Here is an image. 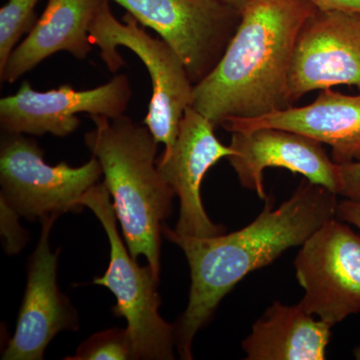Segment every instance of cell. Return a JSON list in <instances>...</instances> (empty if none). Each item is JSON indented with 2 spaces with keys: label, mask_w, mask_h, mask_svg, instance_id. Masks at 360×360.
I'll list each match as a JSON object with an SVG mask.
<instances>
[{
  "label": "cell",
  "mask_w": 360,
  "mask_h": 360,
  "mask_svg": "<svg viewBox=\"0 0 360 360\" xmlns=\"http://www.w3.org/2000/svg\"><path fill=\"white\" fill-rule=\"evenodd\" d=\"M229 132L279 129L311 137L331 148L336 165L360 160V94L347 96L321 90L314 103L255 118L231 117L221 124Z\"/></svg>",
  "instance_id": "obj_14"
},
{
  "label": "cell",
  "mask_w": 360,
  "mask_h": 360,
  "mask_svg": "<svg viewBox=\"0 0 360 360\" xmlns=\"http://www.w3.org/2000/svg\"><path fill=\"white\" fill-rule=\"evenodd\" d=\"M112 1L177 52L194 85L214 70L243 18V13L221 0Z\"/></svg>",
  "instance_id": "obj_6"
},
{
  "label": "cell",
  "mask_w": 360,
  "mask_h": 360,
  "mask_svg": "<svg viewBox=\"0 0 360 360\" xmlns=\"http://www.w3.org/2000/svg\"><path fill=\"white\" fill-rule=\"evenodd\" d=\"M20 215L4 196L0 198V231L8 255L20 252L27 241L26 232L18 221Z\"/></svg>",
  "instance_id": "obj_19"
},
{
  "label": "cell",
  "mask_w": 360,
  "mask_h": 360,
  "mask_svg": "<svg viewBox=\"0 0 360 360\" xmlns=\"http://www.w3.org/2000/svg\"><path fill=\"white\" fill-rule=\"evenodd\" d=\"M6 134L0 151V184L1 196L14 210L30 220L80 210L78 200L103 174L96 156L79 167L65 162L51 167L37 141Z\"/></svg>",
  "instance_id": "obj_7"
},
{
  "label": "cell",
  "mask_w": 360,
  "mask_h": 360,
  "mask_svg": "<svg viewBox=\"0 0 360 360\" xmlns=\"http://www.w3.org/2000/svg\"><path fill=\"white\" fill-rule=\"evenodd\" d=\"M331 328L302 305L274 302L243 340L248 360H324Z\"/></svg>",
  "instance_id": "obj_16"
},
{
  "label": "cell",
  "mask_w": 360,
  "mask_h": 360,
  "mask_svg": "<svg viewBox=\"0 0 360 360\" xmlns=\"http://www.w3.org/2000/svg\"><path fill=\"white\" fill-rule=\"evenodd\" d=\"M229 158L241 186L267 200L264 172L281 167L321 184L338 194L340 188L338 165L329 158L323 143L297 132L279 129H258L232 132Z\"/></svg>",
  "instance_id": "obj_12"
},
{
  "label": "cell",
  "mask_w": 360,
  "mask_h": 360,
  "mask_svg": "<svg viewBox=\"0 0 360 360\" xmlns=\"http://www.w3.org/2000/svg\"><path fill=\"white\" fill-rule=\"evenodd\" d=\"M221 1H224V4H229V6L234 7V8L238 9L240 13H243L251 0H221Z\"/></svg>",
  "instance_id": "obj_23"
},
{
  "label": "cell",
  "mask_w": 360,
  "mask_h": 360,
  "mask_svg": "<svg viewBox=\"0 0 360 360\" xmlns=\"http://www.w3.org/2000/svg\"><path fill=\"white\" fill-rule=\"evenodd\" d=\"M101 0H49L32 30L9 56L1 82L14 84L35 66L60 51L85 59L92 51L89 27Z\"/></svg>",
  "instance_id": "obj_15"
},
{
  "label": "cell",
  "mask_w": 360,
  "mask_h": 360,
  "mask_svg": "<svg viewBox=\"0 0 360 360\" xmlns=\"http://www.w3.org/2000/svg\"><path fill=\"white\" fill-rule=\"evenodd\" d=\"M335 85L360 91V13L316 9L296 39L288 99L293 105L309 92Z\"/></svg>",
  "instance_id": "obj_10"
},
{
  "label": "cell",
  "mask_w": 360,
  "mask_h": 360,
  "mask_svg": "<svg viewBox=\"0 0 360 360\" xmlns=\"http://www.w3.org/2000/svg\"><path fill=\"white\" fill-rule=\"evenodd\" d=\"M336 217L341 221L347 222L360 231V202L347 200L340 201L336 210Z\"/></svg>",
  "instance_id": "obj_22"
},
{
  "label": "cell",
  "mask_w": 360,
  "mask_h": 360,
  "mask_svg": "<svg viewBox=\"0 0 360 360\" xmlns=\"http://www.w3.org/2000/svg\"><path fill=\"white\" fill-rule=\"evenodd\" d=\"M122 21L111 13L108 0H101L90 25V40L101 49V58L111 72L125 65L117 51L120 46L134 52L148 68L153 91L143 122L155 141L165 144V153H169L184 112L193 103L194 84L184 61L167 41L151 37L129 13Z\"/></svg>",
  "instance_id": "obj_4"
},
{
  "label": "cell",
  "mask_w": 360,
  "mask_h": 360,
  "mask_svg": "<svg viewBox=\"0 0 360 360\" xmlns=\"http://www.w3.org/2000/svg\"><path fill=\"white\" fill-rule=\"evenodd\" d=\"M324 11H347V13H360V0H309Z\"/></svg>",
  "instance_id": "obj_21"
},
{
  "label": "cell",
  "mask_w": 360,
  "mask_h": 360,
  "mask_svg": "<svg viewBox=\"0 0 360 360\" xmlns=\"http://www.w3.org/2000/svg\"><path fill=\"white\" fill-rule=\"evenodd\" d=\"M96 215L108 234L110 260L108 270L94 283L105 286L116 297L115 316L124 317L137 359H174L175 328L160 316L158 278L149 265L141 267L127 252L118 233L115 206L105 184H96L77 201Z\"/></svg>",
  "instance_id": "obj_5"
},
{
  "label": "cell",
  "mask_w": 360,
  "mask_h": 360,
  "mask_svg": "<svg viewBox=\"0 0 360 360\" xmlns=\"http://www.w3.org/2000/svg\"><path fill=\"white\" fill-rule=\"evenodd\" d=\"M300 304L335 326L360 312V236L335 217L302 245L295 260Z\"/></svg>",
  "instance_id": "obj_8"
},
{
  "label": "cell",
  "mask_w": 360,
  "mask_h": 360,
  "mask_svg": "<svg viewBox=\"0 0 360 360\" xmlns=\"http://www.w3.org/2000/svg\"><path fill=\"white\" fill-rule=\"evenodd\" d=\"M355 359L360 360V345L354 349Z\"/></svg>",
  "instance_id": "obj_24"
},
{
  "label": "cell",
  "mask_w": 360,
  "mask_h": 360,
  "mask_svg": "<svg viewBox=\"0 0 360 360\" xmlns=\"http://www.w3.org/2000/svg\"><path fill=\"white\" fill-rule=\"evenodd\" d=\"M58 215L41 220V236L30 258L27 285L15 333L2 354L4 360H40L60 331L77 330V314L59 290L56 270L59 251L51 252L49 236Z\"/></svg>",
  "instance_id": "obj_13"
},
{
  "label": "cell",
  "mask_w": 360,
  "mask_h": 360,
  "mask_svg": "<svg viewBox=\"0 0 360 360\" xmlns=\"http://www.w3.org/2000/svg\"><path fill=\"white\" fill-rule=\"evenodd\" d=\"M316 9L309 0H251L219 63L194 85L191 108L215 127L292 108L288 84L296 39Z\"/></svg>",
  "instance_id": "obj_2"
},
{
  "label": "cell",
  "mask_w": 360,
  "mask_h": 360,
  "mask_svg": "<svg viewBox=\"0 0 360 360\" xmlns=\"http://www.w3.org/2000/svg\"><path fill=\"white\" fill-rule=\"evenodd\" d=\"M39 0H8L0 9V73L6 68L23 34L37 22L34 9Z\"/></svg>",
  "instance_id": "obj_17"
},
{
  "label": "cell",
  "mask_w": 360,
  "mask_h": 360,
  "mask_svg": "<svg viewBox=\"0 0 360 360\" xmlns=\"http://www.w3.org/2000/svg\"><path fill=\"white\" fill-rule=\"evenodd\" d=\"M340 188L338 195L360 202V160L338 165Z\"/></svg>",
  "instance_id": "obj_20"
},
{
  "label": "cell",
  "mask_w": 360,
  "mask_h": 360,
  "mask_svg": "<svg viewBox=\"0 0 360 360\" xmlns=\"http://www.w3.org/2000/svg\"><path fill=\"white\" fill-rule=\"evenodd\" d=\"M266 201L250 224L229 234L196 238L163 225L162 233L184 250L191 269L188 304L174 326L176 349L182 359H193L194 336L241 279L267 266L290 248L302 245L336 217L338 205V194L307 179L276 210L271 198Z\"/></svg>",
  "instance_id": "obj_1"
},
{
  "label": "cell",
  "mask_w": 360,
  "mask_h": 360,
  "mask_svg": "<svg viewBox=\"0 0 360 360\" xmlns=\"http://www.w3.org/2000/svg\"><path fill=\"white\" fill-rule=\"evenodd\" d=\"M215 127L210 120L186 108L180 122L174 148L163 153L158 168L179 200V217L174 231L182 236L210 238L224 233L225 229L213 224L201 200V182L206 172L221 158L233 153L214 134Z\"/></svg>",
  "instance_id": "obj_11"
},
{
  "label": "cell",
  "mask_w": 360,
  "mask_h": 360,
  "mask_svg": "<svg viewBox=\"0 0 360 360\" xmlns=\"http://www.w3.org/2000/svg\"><path fill=\"white\" fill-rule=\"evenodd\" d=\"M90 118L96 129L85 134V144L103 168L129 253L134 259L146 257L160 277L161 232L175 193L156 165L158 142L129 116Z\"/></svg>",
  "instance_id": "obj_3"
},
{
  "label": "cell",
  "mask_w": 360,
  "mask_h": 360,
  "mask_svg": "<svg viewBox=\"0 0 360 360\" xmlns=\"http://www.w3.org/2000/svg\"><path fill=\"white\" fill-rule=\"evenodd\" d=\"M131 96L129 80L124 75L87 90L65 84L41 92L23 82L15 94L0 99V127L9 134L65 137L79 127V113L113 120L124 115Z\"/></svg>",
  "instance_id": "obj_9"
},
{
  "label": "cell",
  "mask_w": 360,
  "mask_h": 360,
  "mask_svg": "<svg viewBox=\"0 0 360 360\" xmlns=\"http://www.w3.org/2000/svg\"><path fill=\"white\" fill-rule=\"evenodd\" d=\"M65 359L134 360L137 356L127 328H113L92 335L78 347L75 355Z\"/></svg>",
  "instance_id": "obj_18"
}]
</instances>
